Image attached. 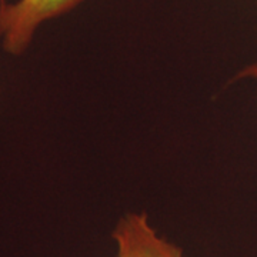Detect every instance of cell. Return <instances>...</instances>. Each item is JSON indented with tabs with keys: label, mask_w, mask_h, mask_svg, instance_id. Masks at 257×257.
<instances>
[{
	"label": "cell",
	"mask_w": 257,
	"mask_h": 257,
	"mask_svg": "<svg viewBox=\"0 0 257 257\" xmlns=\"http://www.w3.org/2000/svg\"><path fill=\"white\" fill-rule=\"evenodd\" d=\"M83 0H18L0 2V45L6 53L22 56L32 45L37 29L63 16Z\"/></svg>",
	"instance_id": "cell-1"
},
{
	"label": "cell",
	"mask_w": 257,
	"mask_h": 257,
	"mask_svg": "<svg viewBox=\"0 0 257 257\" xmlns=\"http://www.w3.org/2000/svg\"><path fill=\"white\" fill-rule=\"evenodd\" d=\"M117 257H183V250L159 236L146 213H127L113 230Z\"/></svg>",
	"instance_id": "cell-2"
},
{
	"label": "cell",
	"mask_w": 257,
	"mask_h": 257,
	"mask_svg": "<svg viewBox=\"0 0 257 257\" xmlns=\"http://www.w3.org/2000/svg\"><path fill=\"white\" fill-rule=\"evenodd\" d=\"M237 77H239V79H254V80H257V60L254 63L246 66V67L237 74Z\"/></svg>",
	"instance_id": "cell-3"
}]
</instances>
